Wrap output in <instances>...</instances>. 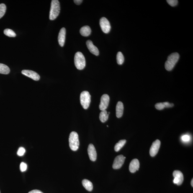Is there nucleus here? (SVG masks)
Returning a JSON list of instances; mask_svg holds the SVG:
<instances>
[{
	"mask_svg": "<svg viewBox=\"0 0 193 193\" xmlns=\"http://www.w3.org/2000/svg\"><path fill=\"white\" fill-rule=\"evenodd\" d=\"M82 184L85 189L88 191H91L93 189V185L90 181L88 180L84 179L82 181Z\"/></svg>",
	"mask_w": 193,
	"mask_h": 193,
	"instance_id": "nucleus-18",
	"label": "nucleus"
},
{
	"mask_svg": "<svg viewBox=\"0 0 193 193\" xmlns=\"http://www.w3.org/2000/svg\"><path fill=\"white\" fill-rule=\"evenodd\" d=\"M80 33L83 36L88 37L91 34V29L89 26H84L80 29Z\"/></svg>",
	"mask_w": 193,
	"mask_h": 193,
	"instance_id": "nucleus-17",
	"label": "nucleus"
},
{
	"mask_svg": "<svg viewBox=\"0 0 193 193\" xmlns=\"http://www.w3.org/2000/svg\"><path fill=\"white\" fill-rule=\"evenodd\" d=\"M91 96L87 91H84L80 95V102L82 106L84 109L89 107L91 101Z\"/></svg>",
	"mask_w": 193,
	"mask_h": 193,
	"instance_id": "nucleus-5",
	"label": "nucleus"
},
{
	"mask_svg": "<svg viewBox=\"0 0 193 193\" xmlns=\"http://www.w3.org/2000/svg\"><path fill=\"white\" fill-rule=\"evenodd\" d=\"M99 24L102 31L104 33H108L110 32L111 29L110 23L106 18H101L100 20Z\"/></svg>",
	"mask_w": 193,
	"mask_h": 193,
	"instance_id": "nucleus-6",
	"label": "nucleus"
},
{
	"mask_svg": "<svg viewBox=\"0 0 193 193\" xmlns=\"http://www.w3.org/2000/svg\"><path fill=\"white\" fill-rule=\"evenodd\" d=\"M10 72V70L9 67L7 65L0 63V73L2 74H9Z\"/></svg>",
	"mask_w": 193,
	"mask_h": 193,
	"instance_id": "nucleus-20",
	"label": "nucleus"
},
{
	"mask_svg": "<svg viewBox=\"0 0 193 193\" xmlns=\"http://www.w3.org/2000/svg\"><path fill=\"white\" fill-rule=\"evenodd\" d=\"M23 75L31 78L34 81H38L40 80V77L36 72L29 70H23L22 71Z\"/></svg>",
	"mask_w": 193,
	"mask_h": 193,
	"instance_id": "nucleus-11",
	"label": "nucleus"
},
{
	"mask_svg": "<svg viewBox=\"0 0 193 193\" xmlns=\"http://www.w3.org/2000/svg\"><path fill=\"white\" fill-rule=\"evenodd\" d=\"M124 57L121 52H119L117 55V63L119 65H122L124 62Z\"/></svg>",
	"mask_w": 193,
	"mask_h": 193,
	"instance_id": "nucleus-22",
	"label": "nucleus"
},
{
	"mask_svg": "<svg viewBox=\"0 0 193 193\" xmlns=\"http://www.w3.org/2000/svg\"><path fill=\"white\" fill-rule=\"evenodd\" d=\"M65 34H66V30L65 28H63L60 29L58 36V43L62 47H63L65 45Z\"/></svg>",
	"mask_w": 193,
	"mask_h": 193,
	"instance_id": "nucleus-15",
	"label": "nucleus"
},
{
	"mask_svg": "<svg viewBox=\"0 0 193 193\" xmlns=\"http://www.w3.org/2000/svg\"><path fill=\"white\" fill-rule=\"evenodd\" d=\"M167 1L170 6H175L177 5L178 2V1H177V0H167Z\"/></svg>",
	"mask_w": 193,
	"mask_h": 193,
	"instance_id": "nucleus-27",
	"label": "nucleus"
},
{
	"mask_svg": "<svg viewBox=\"0 0 193 193\" xmlns=\"http://www.w3.org/2000/svg\"><path fill=\"white\" fill-rule=\"evenodd\" d=\"M86 45L89 51L94 55L98 56L99 55V51L98 48L93 43L91 40H88L86 42Z\"/></svg>",
	"mask_w": 193,
	"mask_h": 193,
	"instance_id": "nucleus-13",
	"label": "nucleus"
},
{
	"mask_svg": "<svg viewBox=\"0 0 193 193\" xmlns=\"http://www.w3.org/2000/svg\"><path fill=\"white\" fill-rule=\"evenodd\" d=\"M69 145L70 148L73 151H76L79 148V142L78 135L77 132H72L70 134L69 138Z\"/></svg>",
	"mask_w": 193,
	"mask_h": 193,
	"instance_id": "nucleus-3",
	"label": "nucleus"
},
{
	"mask_svg": "<svg viewBox=\"0 0 193 193\" xmlns=\"http://www.w3.org/2000/svg\"><path fill=\"white\" fill-rule=\"evenodd\" d=\"M155 108L158 110H161L165 108L163 103H159L156 104L155 106Z\"/></svg>",
	"mask_w": 193,
	"mask_h": 193,
	"instance_id": "nucleus-25",
	"label": "nucleus"
},
{
	"mask_svg": "<svg viewBox=\"0 0 193 193\" xmlns=\"http://www.w3.org/2000/svg\"><path fill=\"white\" fill-rule=\"evenodd\" d=\"M88 153L90 159L91 161H95L97 159V153L94 145L92 144H90L88 145Z\"/></svg>",
	"mask_w": 193,
	"mask_h": 193,
	"instance_id": "nucleus-12",
	"label": "nucleus"
},
{
	"mask_svg": "<svg viewBox=\"0 0 193 193\" xmlns=\"http://www.w3.org/2000/svg\"><path fill=\"white\" fill-rule=\"evenodd\" d=\"M27 165L25 163L22 162L20 165V169L21 171H25L27 169Z\"/></svg>",
	"mask_w": 193,
	"mask_h": 193,
	"instance_id": "nucleus-28",
	"label": "nucleus"
},
{
	"mask_svg": "<svg viewBox=\"0 0 193 193\" xmlns=\"http://www.w3.org/2000/svg\"><path fill=\"white\" fill-rule=\"evenodd\" d=\"M180 58L179 54L173 53L168 57L167 60L165 63V68L168 71H171L174 67Z\"/></svg>",
	"mask_w": 193,
	"mask_h": 193,
	"instance_id": "nucleus-1",
	"label": "nucleus"
},
{
	"mask_svg": "<svg viewBox=\"0 0 193 193\" xmlns=\"http://www.w3.org/2000/svg\"><path fill=\"white\" fill-rule=\"evenodd\" d=\"M60 5L59 1L58 0H52L50 11V20L52 21L56 19L60 14Z\"/></svg>",
	"mask_w": 193,
	"mask_h": 193,
	"instance_id": "nucleus-2",
	"label": "nucleus"
},
{
	"mask_svg": "<svg viewBox=\"0 0 193 193\" xmlns=\"http://www.w3.org/2000/svg\"><path fill=\"white\" fill-rule=\"evenodd\" d=\"M109 114L106 110L102 111L99 114V118L101 122H105L109 118Z\"/></svg>",
	"mask_w": 193,
	"mask_h": 193,
	"instance_id": "nucleus-19",
	"label": "nucleus"
},
{
	"mask_svg": "<svg viewBox=\"0 0 193 193\" xmlns=\"http://www.w3.org/2000/svg\"><path fill=\"white\" fill-rule=\"evenodd\" d=\"M109 102V97L107 94H104L101 97V102L99 104V109L101 111L105 110L107 109Z\"/></svg>",
	"mask_w": 193,
	"mask_h": 193,
	"instance_id": "nucleus-10",
	"label": "nucleus"
},
{
	"mask_svg": "<svg viewBox=\"0 0 193 193\" xmlns=\"http://www.w3.org/2000/svg\"><path fill=\"white\" fill-rule=\"evenodd\" d=\"M140 167V162L138 160L134 159L131 161L129 166V170L131 172L134 173L138 170Z\"/></svg>",
	"mask_w": 193,
	"mask_h": 193,
	"instance_id": "nucleus-14",
	"label": "nucleus"
},
{
	"mask_svg": "<svg viewBox=\"0 0 193 193\" xmlns=\"http://www.w3.org/2000/svg\"><path fill=\"white\" fill-rule=\"evenodd\" d=\"M4 33L7 36L10 37H14L16 36V34L11 29H6L4 31Z\"/></svg>",
	"mask_w": 193,
	"mask_h": 193,
	"instance_id": "nucleus-23",
	"label": "nucleus"
},
{
	"mask_svg": "<svg viewBox=\"0 0 193 193\" xmlns=\"http://www.w3.org/2000/svg\"><path fill=\"white\" fill-rule=\"evenodd\" d=\"M126 142V140H119L117 143L116 144V145L114 147V150L116 152H118L122 148L125 144Z\"/></svg>",
	"mask_w": 193,
	"mask_h": 193,
	"instance_id": "nucleus-21",
	"label": "nucleus"
},
{
	"mask_svg": "<svg viewBox=\"0 0 193 193\" xmlns=\"http://www.w3.org/2000/svg\"><path fill=\"white\" fill-rule=\"evenodd\" d=\"M124 106L123 104L121 101L117 103L116 107V115L118 118L122 117L123 114Z\"/></svg>",
	"mask_w": 193,
	"mask_h": 193,
	"instance_id": "nucleus-16",
	"label": "nucleus"
},
{
	"mask_svg": "<svg viewBox=\"0 0 193 193\" xmlns=\"http://www.w3.org/2000/svg\"><path fill=\"white\" fill-rule=\"evenodd\" d=\"M26 152V150L25 148L23 147H20L19 148L18 150L17 154L19 156H22L24 155Z\"/></svg>",
	"mask_w": 193,
	"mask_h": 193,
	"instance_id": "nucleus-26",
	"label": "nucleus"
},
{
	"mask_svg": "<svg viewBox=\"0 0 193 193\" xmlns=\"http://www.w3.org/2000/svg\"><path fill=\"white\" fill-rule=\"evenodd\" d=\"M126 158L123 155L117 156L114 159L113 168L114 169H118L121 167L125 162Z\"/></svg>",
	"mask_w": 193,
	"mask_h": 193,
	"instance_id": "nucleus-7",
	"label": "nucleus"
},
{
	"mask_svg": "<svg viewBox=\"0 0 193 193\" xmlns=\"http://www.w3.org/2000/svg\"><path fill=\"white\" fill-rule=\"evenodd\" d=\"M160 145H161V142L159 140H157L153 142L150 150V156L154 157L156 156L159 150Z\"/></svg>",
	"mask_w": 193,
	"mask_h": 193,
	"instance_id": "nucleus-9",
	"label": "nucleus"
},
{
	"mask_svg": "<svg viewBox=\"0 0 193 193\" xmlns=\"http://www.w3.org/2000/svg\"><path fill=\"white\" fill-rule=\"evenodd\" d=\"M6 11V6L4 4H0V19L4 16Z\"/></svg>",
	"mask_w": 193,
	"mask_h": 193,
	"instance_id": "nucleus-24",
	"label": "nucleus"
},
{
	"mask_svg": "<svg viewBox=\"0 0 193 193\" xmlns=\"http://www.w3.org/2000/svg\"><path fill=\"white\" fill-rule=\"evenodd\" d=\"M107 127H109V126H108V125H107Z\"/></svg>",
	"mask_w": 193,
	"mask_h": 193,
	"instance_id": "nucleus-34",
	"label": "nucleus"
},
{
	"mask_svg": "<svg viewBox=\"0 0 193 193\" xmlns=\"http://www.w3.org/2000/svg\"><path fill=\"white\" fill-rule=\"evenodd\" d=\"M74 61L75 66L78 70H82L86 66L85 58L81 52H77L75 54Z\"/></svg>",
	"mask_w": 193,
	"mask_h": 193,
	"instance_id": "nucleus-4",
	"label": "nucleus"
},
{
	"mask_svg": "<svg viewBox=\"0 0 193 193\" xmlns=\"http://www.w3.org/2000/svg\"><path fill=\"white\" fill-rule=\"evenodd\" d=\"M163 104H164L165 108L172 107L174 106V104H170V103L168 102H163Z\"/></svg>",
	"mask_w": 193,
	"mask_h": 193,
	"instance_id": "nucleus-30",
	"label": "nucleus"
},
{
	"mask_svg": "<svg viewBox=\"0 0 193 193\" xmlns=\"http://www.w3.org/2000/svg\"><path fill=\"white\" fill-rule=\"evenodd\" d=\"M173 175L174 177L173 182L178 185H180L182 184L184 181V175L180 171H175L173 172Z\"/></svg>",
	"mask_w": 193,
	"mask_h": 193,
	"instance_id": "nucleus-8",
	"label": "nucleus"
},
{
	"mask_svg": "<svg viewBox=\"0 0 193 193\" xmlns=\"http://www.w3.org/2000/svg\"><path fill=\"white\" fill-rule=\"evenodd\" d=\"M182 139L184 142H188L190 140V137L189 135H185L182 137Z\"/></svg>",
	"mask_w": 193,
	"mask_h": 193,
	"instance_id": "nucleus-29",
	"label": "nucleus"
},
{
	"mask_svg": "<svg viewBox=\"0 0 193 193\" xmlns=\"http://www.w3.org/2000/svg\"><path fill=\"white\" fill-rule=\"evenodd\" d=\"M0 193H1V192H0Z\"/></svg>",
	"mask_w": 193,
	"mask_h": 193,
	"instance_id": "nucleus-35",
	"label": "nucleus"
},
{
	"mask_svg": "<svg viewBox=\"0 0 193 193\" xmlns=\"http://www.w3.org/2000/svg\"><path fill=\"white\" fill-rule=\"evenodd\" d=\"M82 1H83L82 0H75L74 1V2L75 4L78 5L81 4L82 3Z\"/></svg>",
	"mask_w": 193,
	"mask_h": 193,
	"instance_id": "nucleus-32",
	"label": "nucleus"
},
{
	"mask_svg": "<svg viewBox=\"0 0 193 193\" xmlns=\"http://www.w3.org/2000/svg\"><path fill=\"white\" fill-rule=\"evenodd\" d=\"M193 180L192 179V181H191V186H192V187H193Z\"/></svg>",
	"mask_w": 193,
	"mask_h": 193,
	"instance_id": "nucleus-33",
	"label": "nucleus"
},
{
	"mask_svg": "<svg viewBox=\"0 0 193 193\" xmlns=\"http://www.w3.org/2000/svg\"><path fill=\"white\" fill-rule=\"evenodd\" d=\"M28 193H43L40 190H37V189H34L30 191Z\"/></svg>",
	"mask_w": 193,
	"mask_h": 193,
	"instance_id": "nucleus-31",
	"label": "nucleus"
}]
</instances>
